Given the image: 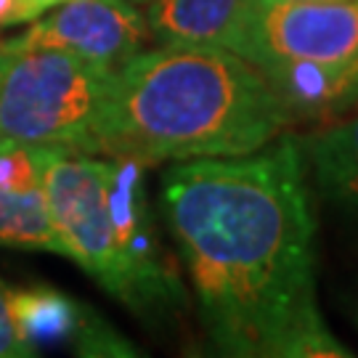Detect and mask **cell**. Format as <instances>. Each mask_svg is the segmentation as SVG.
I'll return each mask as SVG.
<instances>
[{"instance_id":"1","label":"cell","mask_w":358,"mask_h":358,"mask_svg":"<svg viewBox=\"0 0 358 358\" xmlns=\"http://www.w3.org/2000/svg\"><path fill=\"white\" fill-rule=\"evenodd\" d=\"M162 213L199 319L234 358H345L316 297V220L300 143L186 159L162 176Z\"/></svg>"},{"instance_id":"2","label":"cell","mask_w":358,"mask_h":358,"mask_svg":"<svg viewBox=\"0 0 358 358\" xmlns=\"http://www.w3.org/2000/svg\"><path fill=\"white\" fill-rule=\"evenodd\" d=\"M289 128L263 72L220 48L162 45L115 72L93 154L143 165L244 157Z\"/></svg>"},{"instance_id":"3","label":"cell","mask_w":358,"mask_h":358,"mask_svg":"<svg viewBox=\"0 0 358 358\" xmlns=\"http://www.w3.org/2000/svg\"><path fill=\"white\" fill-rule=\"evenodd\" d=\"M115 72L75 53L0 43V136L93 154Z\"/></svg>"},{"instance_id":"4","label":"cell","mask_w":358,"mask_h":358,"mask_svg":"<svg viewBox=\"0 0 358 358\" xmlns=\"http://www.w3.org/2000/svg\"><path fill=\"white\" fill-rule=\"evenodd\" d=\"M109 162L96 154L43 152V189L62 255L72 257L106 292L133 310L136 292L109 213Z\"/></svg>"},{"instance_id":"5","label":"cell","mask_w":358,"mask_h":358,"mask_svg":"<svg viewBox=\"0 0 358 358\" xmlns=\"http://www.w3.org/2000/svg\"><path fill=\"white\" fill-rule=\"evenodd\" d=\"M109 213L115 223V236L120 252L125 257L133 279L136 306L133 313L141 319H162L183 306L186 294L178 276L165 263L162 247L157 239L143 173L146 165L130 157H109Z\"/></svg>"},{"instance_id":"6","label":"cell","mask_w":358,"mask_h":358,"mask_svg":"<svg viewBox=\"0 0 358 358\" xmlns=\"http://www.w3.org/2000/svg\"><path fill=\"white\" fill-rule=\"evenodd\" d=\"M358 53V0H257L239 56L337 62Z\"/></svg>"},{"instance_id":"7","label":"cell","mask_w":358,"mask_h":358,"mask_svg":"<svg viewBox=\"0 0 358 358\" xmlns=\"http://www.w3.org/2000/svg\"><path fill=\"white\" fill-rule=\"evenodd\" d=\"M146 38L149 22L130 0H66L40 13L24 35L6 40V45L53 48L120 69L141 53Z\"/></svg>"},{"instance_id":"8","label":"cell","mask_w":358,"mask_h":358,"mask_svg":"<svg viewBox=\"0 0 358 358\" xmlns=\"http://www.w3.org/2000/svg\"><path fill=\"white\" fill-rule=\"evenodd\" d=\"M8 306L16 332L35 353L38 348L69 345L80 356H136L101 316L53 287L8 289Z\"/></svg>"},{"instance_id":"9","label":"cell","mask_w":358,"mask_h":358,"mask_svg":"<svg viewBox=\"0 0 358 358\" xmlns=\"http://www.w3.org/2000/svg\"><path fill=\"white\" fill-rule=\"evenodd\" d=\"M292 128L300 120H332L358 109V53L337 62L268 59L255 64Z\"/></svg>"},{"instance_id":"10","label":"cell","mask_w":358,"mask_h":358,"mask_svg":"<svg viewBox=\"0 0 358 358\" xmlns=\"http://www.w3.org/2000/svg\"><path fill=\"white\" fill-rule=\"evenodd\" d=\"M43 152L0 136V244L62 255L45 205Z\"/></svg>"},{"instance_id":"11","label":"cell","mask_w":358,"mask_h":358,"mask_svg":"<svg viewBox=\"0 0 358 358\" xmlns=\"http://www.w3.org/2000/svg\"><path fill=\"white\" fill-rule=\"evenodd\" d=\"M257 0H149V32L162 45L220 48L239 56Z\"/></svg>"},{"instance_id":"12","label":"cell","mask_w":358,"mask_h":358,"mask_svg":"<svg viewBox=\"0 0 358 358\" xmlns=\"http://www.w3.org/2000/svg\"><path fill=\"white\" fill-rule=\"evenodd\" d=\"M297 143L321 196L358 215V112L308 133Z\"/></svg>"},{"instance_id":"13","label":"cell","mask_w":358,"mask_h":358,"mask_svg":"<svg viewBox=\"0 0 358 358\" xmlns=\"http://www.w3.org/2000/svg\"><path fill=\"white\" fill-rule=\"evenodd\" d=\"M35 356V350L19 337L11 319V306H8V289L0 282V358H24Z\"/></svg>"},{"instance_id":"14","label":"cell","mask_w":358,"mask_h":358,"mask_svg":"<svg viewBox=\"0 0 358 358\" xmlns=\"http://www.w3.org/2000/svg\"><path fill=\"white\" fill-rule=\"evenodd\" d=\"M22 22H27L22 3L19 0H0V29L11 24H22Z\"/></svg>"},{"instance_id":"15","label":"cell","mask_w":358,"mask_h":358,"mask_svg":"<svg viewBox=\"0 0 358 358\" xmlns=\"http://www.w3.org/2000/svg\"><path fill=\"white\" fill-rule=\"evenodd\" d=\"M22 3V11H24V19L27 22H32V19H38L40 13L51 11L56 6H62L66 0H19Z\"/></svg>"},{"instance_id":"16","label":"cell","mask_w":358,"mask_h":358,"mask_svg":"<svg viewBox=\"0 0 358 358\" xmlns=\"http://www.w3.org/2000/svg\"><path fill=\"white\" fill-rule=\"evenodd\" d=\"M130 3H136V6H149V0H130Z\"/></svg>"},{"instance_id":"17","label":"cell","mask_w":358,"mask_h":358,"mask_svg":"<svg viewBox=\"0 0 358 358\" xmlns=\"http://www.w3.org/2000/svg\"><path fill=\"white\" fill-rule=\"evenodd\" d=\"M300 3H324V0H300Z\"/></svg>"}]
</instances>
